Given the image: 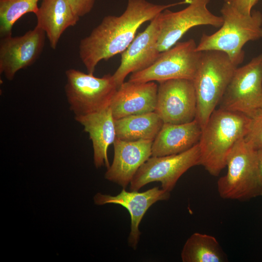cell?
I'll return each instance as SVG.
<instances>
[{"label": "cell", "mask_w": 262, "mask_h": 262, "mask_svg": "<svg viewBox=\"0 0 262 262\" xmlns=\"http://www.w3.org/2000/svg\"><path fill=\"white\" fill-rule=\"evenodd\" d=\"M250 118L244 114L219 108L211 115L202 129L199 141L200 165L213 176L226 166L235 144L246 135Z\"/></svg>", "instance_id": "2"}, {"label": "cell", "mask_w": 262, "mask_h": 262, "mask_svg": "<svg viewBox=\"0 0 262 262\" xmlns=\"http://www.w3.org/2000/svg\"><path fill=\"white\" fill-rule=\"evenodd\" d=\"M226 174L217 182L220 196L241 201L262 196L258 173L257 150L245 140H238L227 158Z\"/></svg>", "instance_id": "5"}, {"label": "cell", "mask_w": 262, "mask_h": 262, "mask_svg": "<svg viewBox=\"0 0 262 262\" xmlns=\"http://www.w3.org/2000/svg\"><path fill=\"white\" fill-rule=\"evenodd\" d=\"M65 91L69 108L75 116L97 112L110 106L116 91L113 75L101 78L75 69L66 71Z\"/></svg>", "instance_id": "6"}, {"label": "cell", "mask_w": 262, "mask_h": 262, "mask_svg": "<svg viewBox=\"0 0 262 262\" xmlns=\"http://www.w3.org/2000/svg\"><path fill=\"white\" fill-rule=\"evenodd\" d=\"M159 13L144 31L135 37L122 52L120 64L113 75L118 87L130 74L145 69L159 57L157 47L160 26Z\"/></svg>", "instance_id": "13"}, {"label": "cell", "mask_w": 262, "mask_h": 262, "mask_svg": "<svg viewBox=\"0 0 262 262\" xmlns=\"http://www.w3.org/2000/svg\"><path fill=\"white\" fill-rule=\"evenodd\" d=\"M249 117L250 125L244 139L255 149H262V108Z\"/></svg>", "instance_id": "23"}, {"label": "cell", "mask_w": 262, "mask_h": 262, "mask_svg": "<svg viewBox=\"0 0 262 262\" xmlns=\"http://www.w3.org/2000/svg\"><path fill=\"white\" fill-rule=\"evenodd\" d=\"M199 142L184 152L167 156L150 157L138 169L130 182L131 191H138L145 185L161 182L162 189L170 192L180 178L189 169L200 165Z\"/></svg>", "instance_id": "9"}, {"label": "cell", "mask_w": 262, "mask_h": 262, "mask_svg": "<svg viewBox=\"0 0 262 262\" xmlns=\"http://www.w3.org/2000/svg\"><path fill=\"white\" fill-rule=\"evenodd\" d=\"M180 256L183 262H224L228 260L214 237L199 232L192 234L187 239Z\"/></svg>", "instance_id": "21"}, {"label": "cell", "mask_w": 262, "mask_h": 262, "mask_svg": "<svg viewBox=\"0 0 262 262\" xmlns=\"http://www.w3.org/2000/svg\"><path fill=\"white\" fill-rule=\"evenodd\" d=\"M170 193L159 187H153L146 191H127L125 188L115 196L97 193L94 197L95 203L98 205L115 204L125 208L131 216V230L128 243L132 249H136L138 244L141 231L139 225L148 209L158 201L168 200Z\"/></svg>", "instance_id": "14"}, {"label": "cell", "mask_w": 262, "mask_h": 262, "mask_svg": "<svg viewBox=\"0 0 262 262\" xmlns=\"http://www.w3.org/2000/svg\"><path fill=\"white\" fill-rule=\"evenodd\" d=\"M210 0H192L182 10L173 12L166 9L160 13V26L157 47L160 52L174 46L193 27L210 25L220 27L222 16L214 15L207 8Z\"/></svg>", "instance_id": "10"}, {"label": "cell", "mask_w": 262, "mask_h": 262, "mask_svg": "<svg viewBox=\"0 0 262 262\" xmlns=\"http://www.w3.org/2000/svg\"><path fill=\"white\" fill-rule=\"evenodd\" d=\"M259 0H224L227 3L235 8L240 13L245 15H249L253 7Z\"/></svg>", "instance_id": "25"}, {"label": "cell", "mask_w": 262, "mask_h": 262, "mask_svg": "<svg viewBox=\"0 0 262 262\" xmlns=\"http://www.w3.org/2000/svg\"><path fill=\"white\" fill-rule=\"evenodd\" d=\"M35 15L36 26L45 33L53 49L65 30L76 25L80 19L67 0H42Z\"/></svg>", "instance_id": "19"}, {"label": "cell", "mask_w": 262, "mask_h": 262, "mask_svg": "<svg viewBox=\"0 0 262 262\" xmlns=\"http://www.w3.org/2000/svg\"><path fill=\"white\" fill-rule=\"evenodd\" d=\"M164 122L155 112L115 120L116 138L125 141H153Z\"/></svg>", "instance_id": "20"}, {"label": "cell", "mask_w": 262, "mask_h": 262, "mask_svg": "<svg viewBox=\"0 0 262 262\" xmlns=\"http://www.w3.org/2000/svg\"><path fill=\"white\" fill-rule=\"evenodd\" d=\"M183 0L186 1L188 2L189 3H190L192 0Z\"/></svg>", "instance_id": "27"}, {"label": "cell", "mask_w": 262, "mask_h": 262, "mask_svg": "<svg viewBox=\"0 0 262 262\" xmlns=\"http://www.w3.org/2000/svg\"><path fill=\"white\" fill-rule=\"evenodd\" d=\"M196 47L193 39L178 42L169 49L161 52L150 66L132 73L128 81L141 82L177 79L193 81L201 55Z\"/></svg>", "instance_id": "7"}, {"label": "cell", "mask_w": 262, "mask_h": 262, "mask_svg": "<svg viewBox=\"0 0 262 262\" xmlns=\"http://www.w3.org/2000/svg\"><path fill=\"white\" fill-rule=\"evenodd\" d=\"M201 127L196 119L183 124L164 123L153 141L151 156L160 157L186 151L199 141Z\"/></svg>", "instance_id": "18"}, {"label": "cell", "mask_w": 262, "mask_h": 262, "mask_svg": "<svg viewBox=\"0 0 262 262\" xmlns=\"http://www.w3.org/2000/svg\"><path fill=\"white\" fill-rule=\"evenodd\" d=\"M75 119L89 134L93 145L95 166L109 168L108 148L116 139L115 119L110 106L97 112L75 116Z\"/></svg>", "instance_id": "17"}, {"label": "cell", "mask_w": 262, "mask_h": 262, "mask_svg": "<svg viewBox=\"0 0 262 262\" xmlns=\"http://www.w3.org/2000/svg\"><path fill=\"white\" fill-rule=\"evenodd\" d=\"M158 88L154 82H124L118 87L110 105L115 120L154 112Z\"/></svg>", "instance_id": "16"}, {"label": "cell", "mask_w": 262, "mask_h": 262, "mask_svg": "<svg viewBox=\"0 0 262 262\" xmlns=\"http://www.w3.org/2000/svg\"><path fill=\"white\" fill-rule=\"evenodd\" d=\"M39 0H0V37L12 35L15 22L23 15L34 14L38 10Z\"/></svg>", "instance_id": "22"}, {"label": "cell", "mask_w": 262, "mask_h": 262, "mask_svg": "<svg viewBox=\"0 0 262 262\" xmlns=\"http://www.w3.org/2000/svg\"><path fill=\"white\" fill-rule=\"evenodd\" d=\"M159 83L154 112L164 123L183 124L194 120L196 97L193 81L177 79Z\"/></svg>", "instance_id": "11"}, {"label": "cell", "mask_w": 262, "mask_h": 262, "mask_svg": "<svg viewBox=\"0 0 262 262\" xmlns=\"http://www.w3.org/2000/svg\"><path fill=\"white\" fill-rule=\"evenodd\" d=\"M186 1L157 4L147 0H128L124 12L120 16H105L79 46L80 58L88 73H93L98 64L123 52L133 41L144 23L152 20L159 13Z\"/></svg>", "instance_id": "1"}, {"label": "cell", "mask_w": 262, "mask_h": 262, "mask_svg": "<svg viewBox=\"0 0 262 262\" xmlns=\"http://www.w3.org/2000/svg\"><path fill=\"white\" fill-rule=\"evenodd\" d=\"M220 12L223 19L222 25L212 34L203 33L196 50L223 51L238 66L245 58L243 50L245 45L262 38V13L252 10L250 15H245L226 2Z\"/></svg>", "instance_id": "3"}, {"label": "cell", "mask_w": 262, "mask_h": 262, "mask_svg": "<svg viewBox=\"0 0 262 262\" xmlns=\"http://www.w3.org/2000/svg\"><path fill=\"white\" fill-rule=\"evenodd\" d=\"M219 104L249 117L262 108V53L236 69Z\"/></svg>", "instance_id": "8"}, {"label": "cell", "mask_w": 262, "mask_h": 262, "mask_svg": "<svg viewBox=\"0 0 262 262\" xmlns=\"http://www.w3.org/2000/svg\"><path fill=\"white\" fill-rule=\"evenodd\" d=\"M153 141H125L115 139L114 156L105 178L126 188L141 165L151 156Z\"/></svg>", "instance_id": "15"}, {"label": "cell", "mask_w": 262, "mask_h": 262, "mask_svg": "<svg viewBox=\"0 0 262 262\" xmlns=\"http://www.w3.org/2000/svg\"><path fill=\"white\" fill-rule=\"evenodd\" d=\"M259 179L262 189V149L257 150Z\"/></svg>", "instance_id": "26"}, {"label": "cell", "mask_w": 262, "mask_h": 262, "mask_svg": "<svg viewBox=\"0 0 262 262\" xmlns=\"http://www.w3.org/2000/svg\"><path fill=\"white\" fill-rule=\"evenodd\" d=\"M45 34L35 26L21 36L0 37V74L12 81L17 71L33 65L43 51Z\"/></svg>", "instance_id": "12"}, {"label": "cell", "mask_w": 262, "mask_h": 262, "mask_svg": "<svg viewBox=\"0 0 262 262\" xmlns=\"http://www.w3.org/2000/svg\"><path fill=\"white\" fill-rule=\"evenodd\" d=\"M74 12L80 17L92 9L95 0H67Z\"/></svg>", "instance_id": "24"}, {"label": "cell", "mask_w": 262, "mask_h": 262, "mask_svg": "<svg viewBox=\"0 0 262 262\" xmlns=\"http://www.w3.org/2000/svg\"><path fill=\"white\" fill-rule=\"evenodd\" d=\"M237 67L238 66L223 51H201L193 81L196 97L195 119L202 129L220 103Z\"/></svg>", "instance_id": "4"}]
</instances>
